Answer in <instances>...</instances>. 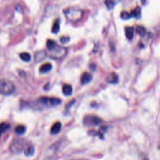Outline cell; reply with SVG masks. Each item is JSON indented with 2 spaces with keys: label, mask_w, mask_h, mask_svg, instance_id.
Listing matches in <instances>:
<instances>
[{
  "label": "cell",
  "mask_w": 160,
  "mask_h": 160,
  "mask_svg": "<svg viewBox=\"0 0 160 160\" xmlns=\"http://www.w3.org/2000/svg\"><path fill=\"white\" fill-rule=\"evenodd\" d=\"M45 53L46 56L51 58L61 59L66 55L67 50L66 48L62 47L56 43L51 47L47 48V51Z\"/></svg>",
  "instance_id": "1"
},
{
  "label": "cell",
  "mask_w": 160,
  "mask_h": 160,
  "mask_svg": "<svg viewBox=\"0 0 160 160\" xmlns=\"http://www.w3.org/2000/svg\"><path fill=\"white\" fill-rule=\"evenodd\" d=\"M64 14L69 22L76 23L82 19L84 15V11L78 8H69L64 10Z\"/></svg>",
  "instance_id": "2"
},
{
  "label": "cell",
  "mask_w": 160,
  "mask_h": 160,
  "mask_svg": "<svg viewBox=\"0 0 160 160\" xmlns=\"http://www.w3.org/2000/svg\"><path fill=\"white\" fill-rule=\"evenodd\" d=\"M15 91V86L13 83L7 79L0 80V94L10 95Z\"/></svg>",
  "instance_id": "3"
},
{
  "label": "cell",
  "mask_w": 160,
  "mask_h": 160,
  "mask_svg": "<svg viewBox=\"0 0 160 160\" xmlns=\"http://www.w3.org/2000/svg\"><path fill=\"white\" fill-rule=\"evenodd\" d=\"M39 101L43 104L49 106H55L60 105L61 103V100L57 98H49V97H42L39 100Z\"/></svg>",
  "instance_id": "4"
},
{
  "label": "cell",
  "mask_w": 160,
  "mask_h": 160,
  "mask_svg": "<svg viewBox=\"0 0 160 160\" xmlns=\"http://www.w3.org/2000/svg\"><path fill=\"white\" fill-rule=\"evenodd\" d=\"M102 122L100 118L97 117L96 116H86L85 117L83 123L85 125H90V126H96L98 125H100V124Z\"/></svg>",
  "instance_id": "5"
},
{
  "label": "cell",
  "mask_w": 160,
  "mask_h": 160,
  "mask_svg": "<svg viewBox=\"0 0 160 160\" xmlns=\"http://www.w3.org/2000/svg\"><path fill=\"white\" fill-rule=\"evenodd\" d=\"M24 141L22 140H17L14 141L11 146V151L14 153H19L22 151L24 148Z\"/></svg>",
  "instance_id": "6"
},
{
  "label": "cell",
  "mask_w": 160,
  "mask_h": 160,
  "mask_svg": "<svg viewBox=\"0 0 160 160\" xmlns=\"http://www.w3.org/2000/svg\"><path fill=\"white\" fill-rule=\"evenodd\" d=\"M92 80V76L88 73L87 72H85L81 76V83L83 85H86L89 83Z\"/></svg>",
  "instance_id": "7"
},
{
  "label": "cell",
  "mask_w": 160,
  "mask_h": 160,
  "mask_svg": "<svg viewBox=\"0 0 160 160\" xmlns=\"http://www.w3.org/2000/svg\"><path fill=\"white\" fill-rule=\"evenodd\" d=\"M46 53L43 51H37L34 54V61L36 62H39L43 61L45 57H46Z\"/></svg>",
  "instance_id": "8"
},
{
  "label": "cell",
  "mask_w": 160,
  "mask_h": 160,
  "mask_svg": "<svg viewBox=\"0 0 160 160\" xmlns=\"http://www.w3.org/2000/svg\"><path fill=\"white\" fill-rule=\"evenodd\" d=\"M118 80H119L118 76L115 73H111L107 78V81L109 83H111V84L117 83L118 82Z\"/></svg>",
  "instance_id": "9"
},
{
  "label": "cell",
  "mask_w": 160,
  "mask_h": 160,
  "mask_svg": "<svg viewBox=\"0 0 160 160\" xmlns=\"http://www.w3.org/2000/svg\"><path fill=\"white\" fill-rule=\"evenodd\" d=\"M51 69H52V65L50 63H45L41 66L39 68V71L40 73L42 74L47 73L51 70Z\"/></svg>",
  "instance_id": "10"
},
{
  "label": "cell",
  "mask_w": 160,
  "mask_h": 160,
  "mask_svg": "<svg viewBox=\"0 0 160 160\" xmlns=\"http://www.w3.org/2000/svg\"><path fill=\"white\" fill-rule=\"evenodd\" d=\"M125 30V34H126V38L128 39H132V38L134 37V32H135V29H134L133 27H126Z\"/></svg>",
  "instance_id": "11"
},
{
  "label": "cell",
  "mask_w": 160,
  "mask_h": 160,
  "mask_svg": "<svg viewBox=\"0 0 160 160\" xmlns=\"http://www.w3.org/2000/svg\"><path fill=\"white\" fill-rule=\"evenodd\" d=\"M61 128V124L60 122H56L55 123L53 126L51 127V133L52 135H56V134H58Z\"/></svg>",
  "instance_id": "12"
},
{
  "label": "cell",
  "mask_w": 160,
  "mask_h": 160,
  "mask_svg": "<svg viewBox=\"0 0 160 160\" xmlns=\"http://www.w3.org/2000/svg\"><path fill=\"white\" fill-rule=\"evenodd\" d=\"M63 92L65 96H70L73 93V88L71 85L66 84L63 86Z\"/></svg>",
  "instance_id": "13"
},
{
  "label": "cell",
  "mask_w": 160,
  "mask_h": 160,
  "mask_svg": "<svg viewBox=\"0 0 160 160\" xmlns=\"http://www.w3.org/2000/svg\"><path fill=\"white\" fill-rule=\"evenodd\" d=\"M141 8L139 6H137L131 11V16L132 17H135L136 18H138V19L140 18L141 17Z\"/></svg>",
  "instance_id": "14"
},
{
  "label": "cell",
  "mask_w": 160,
  "mask_h": 160,
  "mask_svg": "<svg viewBox=\"0 0 160 160\" xmlns=\"http://www.w3.org/2000/svg\"><path fill=\"white\" fill-rule=\"evenodd\" d=\"M34 153V148L33 146H29L27 148L25 149L24 154L26 156H29L33 155Z\"/></svg>",
  "instance_id": "15"
},
{
  "label": "cell",
  "mask_w": 160,
  "mask_h": 160,
  "mask_svg": "<svg viewBox=\"0 0 160 160\" xmlns=\"http://www.w3.org/2000/svg\"><path fill=\"white\" fill-rule=\"evenodd\" d=\"M19 57L25 62H29L31 60V55L27 52H24L19 55Z\"/></svg>",
  "instance_id": "16"
},
{
  "label": "cell",
  "mask_w": 160,
  "mask_h": 160,
  "mask_svg": "<svg viewBox=\"0 0 160 160\" xmlns=\"http://www.w3.org/2000/svg\"><path fill=\"white\" fill-rule=\"evenodd\" d=\"M15 131L18 135H23L26 131V127L23 125H18L15 128Z\"/></svg>",
  "instance_id": "17"
},
{
  "label": "cell",
  "mask_w": 160,
  "mask_h": 160,
  "mask_svg": "<svg viewBox=\"0 0 160 160\" xmlns=\"http://www.w3.org/2000/svg\"><path fill=\"white\" fill-rule=\"evenodd\" d=\"M9 128L10 126L6 123H3L1 124H0V135H1V134L4 133L5 131H6Z\"/></svg>",
  "instance_id": "18"
},
{
  "label": "cell",
  "mask_w": 160,
  "mask_h": 160,
  "mask_svg": "<svg viewBox=\"0 0 160 160\" xmlns=\"http://www.w3.org/2000/svg\"><path fill=\"white\" fill-rule=\"evenodd\" d=\"M60 31V23H59V20L56 19L55 21V22L52 28V33H58V32Z\"/></svg>",
  "instance_id": "19"
},
{
  "label": "cell",
  "mask_w": 160,
  "mask_h": 160,
  "mask_svg": "<svg viewBox=\"0 0 160 160\" xmlns=\"http://www.w3.org/2000/svg\"><path fill=\"white\" fill-rule=\"evenodd\" d=\"M136 31L137 33L138 34H140V36H141V37H143L146 33L145 28H144L143 27H142V26H138Z\"/></svg>",
  "instance_id": "20"
},
{
  "label": "cell",
  "mask_w": 160,
  "mask_h": 160,
  "mask_svg": "<svg viewBox=\"0 0 160 160\" xmlns=\"http://www.w3.org/2000/svg\"><path fill=\"white\" fill-rule=\"evenodd\" d=\"M105 3L108 9H112L115 5V2L113 0H105Z\"/></svg>",
  "instance_id": "21"
},
{
  "label": "cell",
  "mask_w": 160,
  "mask_h": 160,
  "mask_svg": "<svg viewBox=\"0 0 160 160\" xmlns=\"http://www.w3.org/2000/svg\"><path fill=\"white\" fill-rule=\"evenodd\" d=\"M121 17L123 19H128L132 17L131 13H128L126 11H123L121 14Z\"/></svg>",
  "instance_id": "22"
},
{
  "label": "cell",
  "mask_w": 160,
  "mask_h": 160,
  "mask_svg": "<svg viewBox=\"0 0 160 160\" xmlns=\"http://www.w3.org/2000/svg\"><path fill=\"white\" fill-rule=\"evenodd\" d=\"M60 41L62 43H66L70 41V38L68 37H63L60 38Z\"/></svg>",
  "instance_id": "23"
},
{
  "label": "cell",
  "mask_w": 160,
  "mask_h": 160,
  "mask_svg": "<svg viewBox=\"0 0 160 160\" xmlns=\"http://www.w3.org/2000/svg\"><path fill=\"white\" fill-rule=\"evenodd\" d=\"M16 9H17V11H18L22 12V7L19 4H18V6L16 7Z\"/></svg>",
  "instance_id": "24"
},
{
  "label": "cell",
  "mask_w": 160,
  "mask_h": 160,
  "mask_svg": "<svg viewBox=\"0 0 160 160\" xmlns=\"http://www.w3.org/2000/svg\"><path fill=\"white\" fill-rule=\"evenodd\" d=\"M144 160H149V159H144Z\"/></svg>",
  "instance_id": "25"
}]
</instances>
